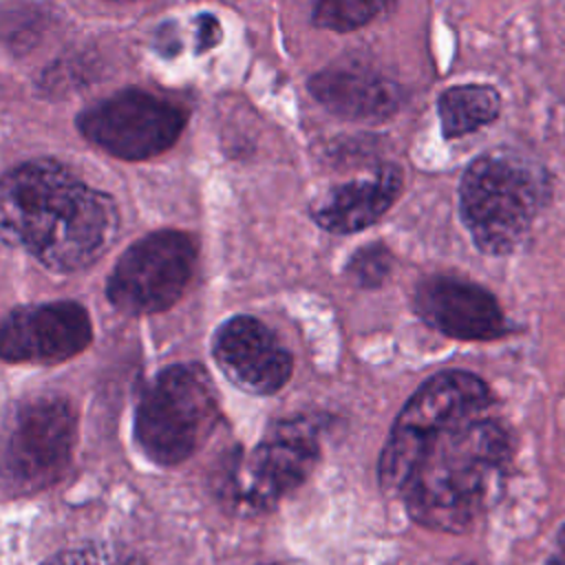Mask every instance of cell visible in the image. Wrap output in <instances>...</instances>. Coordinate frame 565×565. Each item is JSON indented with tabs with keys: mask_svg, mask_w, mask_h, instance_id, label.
<instances>
[{
	"mask_svg": "<svg viewBox=\"0 0 565 565\" xmlns=\"http://www.w3.org/2000/svg\"><path fill=\"white\" fill-rule=\"evenodd\" d=\"M347 271L360 287H380L391 274V252L382 243L362 245L351 256Z\"/></svg>",
	"mask_w": 565,
	"mask_h": 565,
	"instance_id": "17",
	"label": "cell"
},
{
	"mask_svg": "<svg viewBox=\"0 0 565 565\" xmlns=\"http://www.w3.org/2000/svg\"><path fill=\"white\" fill-rule=\"evenodd\" d=\"M552 192L550 174L512 150L477 157L459 183V214L472 243L490 256L510 254L532 230Z\"/></svg>",
	"mask_w": 565,
	"mask_h": 565,
	"instance_id": "3",
	"label": "cell"
},
{
	"mask_svg": "<svg viewBox=\"0 0 565 565\" xmlns=\"http://www.w3.org/2000/svg\"><path fill=\"white\" fill-rule=\"evenodd\" d=\"M212 355L223 375L252 395L278 393L294 371L291 353L254 316L227 318L214 331Z\"/></svg>",
	"mask_w": 565,
	"mask_h": 565,
	"instance_id": "11",
	"label": "cell"
},
{
	"mask_svg": "<svg viewBox=\"0 0 565 565\" xmlns=\"http://www.w3.org/2000/svg\"><path fill=\"white\" fill-rule=\"evenodd\" d=\"M492 404L488 384L468 371H441L428 377L402 406L380 455V483L433 430L486 415Z\"/></svg>",
	"mask_w": 565,
	"mask_h": 565,
	"instance_id": "9",
	"label": "cell"
},
{
	"mask_svg": "<svg viewBox=\"0 0 565 565\" xmlns=\"http://www.w3.org/2000/svg\"><path fill=\"white\" fill-rule=\"evenodd\" d=\"M2 234L55 274L93 265L115 241L110 194L79 181L55 159H33L2 179Z\"/></svg>",
	"mask_w": 565,
	"mask_h": 565,
	"instance_id": "1",
	"label": "cell"
},
{
	"mask_svg": "<svg viewBox=\"0 0 565 565\" xmlns=\"http://www.w3.org/2000/svg\"><path fill=\"white\" fill-rule=\"evenodd\" d=\"M417 316L444 335L459 340H492L505 333V318L497 298L483 287L455 278H424L413 298Z\"/></svg>",
	"mask_w": 565,
	"mask_h": 565,
	"instance_id": "12",
	"label": "cell"
},
{
	"mask_svg": "<svg viewBox=\"0 0 565 565\" xmlns=\"http://www.w3.org/2000/svg\"><path fill=\"white\" fill-rule=\"evenodd\" d=\"M223 38V29H221V22L214 13H199L196 15V44H194V51L201 55L210 49H214Z\"/></svg>",
	"mask_w": 565,
	"mask_h": 565,
	"instance_id": "19",
	"label": "cell"
},
{
	"mask_svg": "<svg viewBox=\"0 0 565 565\" xmlns=\"http://www.w3.org/2000/svg\"><path fill=\"white\" fill-rule=\"evenodd\" d=\"M510 455V433L492 417L446 424L411 450L386 494L426 527L463 532L494 499Z\"/></svg>",
	"mask_w": 565,
	"mask_h": 565,
	"instance_id": "2",
	"label": "cell"
},
{
	"mask_svg": "<svg viewBox=\"0 0 565 565\" xmlns=\"http://www.w3.org/2000/svg\"><path fill=\"white\" fill-rule=\"evenodd\" d=\"M452 565H481V563H477V561H470V558H459V561H455Z\"/></svg>",
	"mask_w": 565,
	"mask_h": 565,
	"instance_id": "22",
	"label": "cell"
},
{
	"mask_svg": "<svg viewBox=\"0 0 565 565\" xmlns=\"http://www.w3.org/2000/svg\"><path fill=\"white\" fill-rule=\"evenodd\" d=\"M196 243L179 230H157L137 238L106 278L110 305L128 316H150L172 307L190 285Z\"/></svg>",
	"mask_w": 565,
	"mask_h": 565,
	"instance_id": "6",
	"label": "cell"
},
{
	"mask_svg": "<svg viewBox=\"0 0 565 565\" xmlns=\"http://www.w3.org/2000/svg\"><path fill=\"white\" fill-rule=\"evenodd\" d=\"M558 545H561V550L565 552V525H563L561 532H558Z\"/></svg>",
	"mask_w": 565,
	"mask_h": 565,
	"instance_id": "21",
	"label": "cell"
},
{
	"mask_svg": "<svg viewBox=\"0 0 565 565\" xmlns=\"http://www.w3.org/2000/svg\"><path fill=\"white\" fill-rule=\"evenodd\" d=\"M318 457V419L298 415L276 422L249 452L230 457L223 494L245 514L265 512L309 477Z\"/></svg>",
	"mask_w": 565,
	"mask_h": 565,
	"instance_id": "5",
	"label": "cell"
},
{
	"mask_svg": "<svg viewBox=\"0 0 565 565\" xmlns=\"http://www.w3.org/2000/svg\"><path fill=\"white\" fill-rule=\"evenodd\" d=\"M75 439L77 417L68 399L53 395L20 404L2 452L7 490L24 494L57 481L71 463Z\"/></svg>",
	"mask_w": 565,
	"mask_h": 565,
	"instance_id": "8",
	"label": "cell"
},
{
	"mask_svg": "<svg viewBox=\"0 0 565 565\" xmlns=\"http://www.w3.org/2000/svg\"><path fill=\"white\" fill-rule=\"evenodd\" d=\"M402 170L382 166L369 177H360L327 190L311 205V218L327 232L351 234L382 218L402 192Z\"/></svg>",
	"mask_w": 565,
	"mask_h": 565,
	"instance_id": "13",
	"label": "cell"
},
{
	"mask_svg": "<svg viewBox=\"0 0 565 565\" xmlns=\"http://www.w3.org/2000/svg\"><path fill=\"white\" fill-rule=\"evenodd\" d=\"M386 9L384 2H362V0H324L313 4L311 22L320 29L331 31H353L371 22L377 13Z\"/></svg>",
	"mask_w": 565,
	"mask_h": 565,
	"instance_id": "16",
	"label": "cell"
},
{
	"mask_svg": "<svg viewBox=\"0 0 565 565\" xmlns=\"http://www.w3.org/2000/svg\"><path fill=\"white\" fill-rule=\"evenodd\" d=\"M90 340L93 322L79 302L24 305L4 316L0 353L7 362L57 364L79 355Z\"/></svg>",
	"mask_w": 565,
	"mask_h": 565,
	"instance_id": "10",
	"label": "cell"
},
{
	"mask_svg": "<svg viewBox=\"0 0 565 565\" xmlns=\"http://www.w3.org/2000/svg\"><path fill=\"white\" fill-rule=\"evenodd\" d=\"M110 565H143V563H139L137 558H121V561H113Z\"/></svg>",
	"mask_w": 565,
	"mask_h": 565,
	"instance_id": "20",
	"label": "cell"
},
{
	"mask_svg": "<svg viewBox=\"0 0 565 565\" xmlns=\"http://www.w3.org/2000/svg\"><path fill=\"white\" fill-rule=\"evenodd\" d=\"M188 113L154 93L124 88L77 115V130L99 150L126 159L146 161L174 146L183 132Z\"/></svg>",
	"mask_w": 565,
	"mask_h": 565,
	"instance_id": "7",
	"label": "cell"
},
{
	"mask_svg": "<svg viewBox=\"0 0 565 565\" xmlns=\"http://www.w3.org/2000/svg\"><path fill=\"white\" fill-rule=\"evenodd\" d=\"M113 561L108 558L106 550L102 547H79V550H66L60 552L55 556H51L49 561H44L42 565H110Z\"/></svg>",
	"mask_w": 565,
	"mask_h": 565,
	"instance_id": "18",
	"label": "cell"
},
{
	"mask_svg": "<svg viewBox=\"0 0 565 565\" xmlns=\"http://www.w3.org/2000/svg\"><path fill=\"white\" fill-rule=\"evenodd\" d=\"M309 93L333 115L358 121H384L402 99L397 84L358 64L316 73L309 79Z\"/></svg>",
	"mask_w": 565,
	"mask_h": 565,
	"instance_id": "14",
	"label": "cell"
},
{
	"mask_svg": "<svg viewBox=\"0 0 565 565\" xmlns=\"http://www.w3.org/2000/svg\"><path fill=\"white\" fill-rule=\"evenodd\" d=\"M437 113L444 137L457 139L494 121L501 113V97L488 84L450 86L439 95Z\"/></svg>",
	"mask_w": 565,
	"mask_h": 565,
	"instance_id": "15",
	"label": "cell"
},
{
	"mask_svg": "<svg viewBox=\"0 0 565 565\" xmlns=\"http://www.w3.org/2000/svg\"><path fill=\"white\" fill-rule=\"evenodd\" d=\"M218 419V395L201 364L183 362L148 380L135 406V441L159 466L183 463L210 437Z\"/></svg>",
	"mask_w": 565,
	"mask_h": 565,
	"instance_id": "4",
	"label": "cell"
}]
</instances>
